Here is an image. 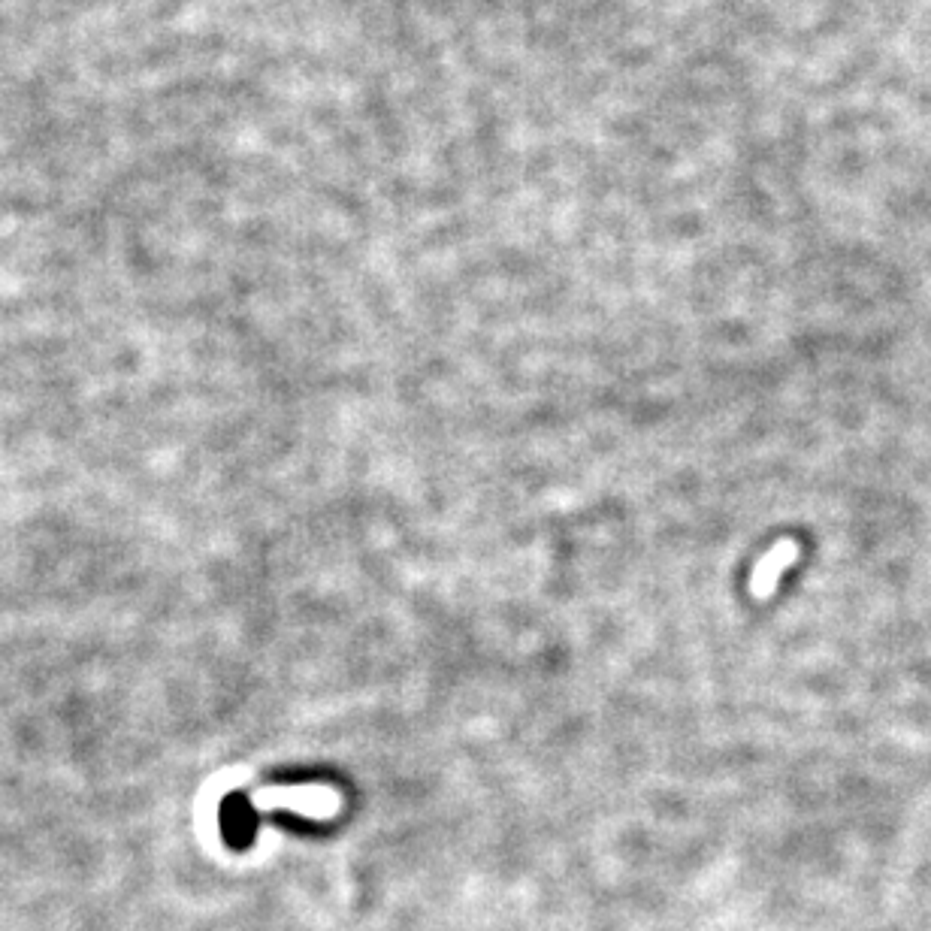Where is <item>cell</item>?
I'll return each mask as SVG.
<instances>
[{"label":"cell","mask_w":931,"mask_h":931,"mask_svg":"<svg viewBox=\"0 0 931 931\" xmlns=\"http://www.w3.org/2000/svg\"><path fill=\"white\" fill-rule=\"evenodd\" d=\"M792 557H795V545L792 542H780V545H774L762 560H759V566H756V572H753V581H750V587H753V596H768L771 590H774V584H777V575L792 563Z\"/></svg>","instance_id":"6da1fadb"}]
</instances>
